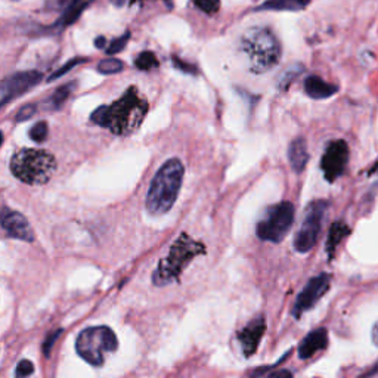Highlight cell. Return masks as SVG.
Segmentation results:
<instances>
[{"mask_svg":"<svg viewBox=\"0 0 378 378\" xmlns=\"http://www.w3.org/2000/svg\"><path fill=\"white\" fill-rule=\"evenodd\" d=\"M118 349V340L110 327H89L79 334L76 340V352L79 356L92 366H102L106 353Z\"/></svg>","mask_w":378,"mask_h":378,"instance_id":"6","label":"cell"},{"mask_svg":"<svg viewBox=\"0 0 378 378\" xmlns=\"http://www.w3.org/2000/svg\"><path fill=\"white\" fill-rule=\"evenodd\" d=\"M173 64H174V67L177 69L183 71V73H186V74H198V69H197L195 65H191V64H188V63L182 61L181 58L173 56Z\"/></svg>","mask_w":378,"mask_h":378,"instance_id":"30","label":"cell"},{"mask_svg":"<svg viewBox=\"0 0 378 378\" xmlns=\"http://www.w3.org/2000/svg\"><path fill=\"white\" fill-rule=\"evenodd\" d=\"M311 3V0H268L258 10H303Z\"/></svg>","mask_w":378,"mask_h":378,"instance_id":"18","label":"cell"},{"mask_svg":"<svg viewBox=\"0 0 378 378\" xmlns=\"http://www.w3.org/2000/svg\"><path fill=\"white\" fill-rule=\"evenodd\" d=\"M347 161L349 147L346 142L343 139L329 142L321 160V169L324 172L325 179L328 182H334L337 177L346 172Z\"/></svg>","mask_w":378,"mask_h":378,"instance_id":"10","label":"cell"},{"mask_svg":"<svg viewBox=\"0 0 378 378\" xmlns=\"http://www.w3.org/2000/svg\"><path fill=\"white\" fill-rule=\"evenodd\" d=\"M199 254H206L204 244L195 241L188 233H182L170 247L167 257H164L154 270L152 284L161 287L177 281L192 258Z\"/></svg>","mask_w":378,"mask_h":378,"instance_id":"4","label":"cell"},{"mask_svg":"<svg viewBox=\"0 0 378 378\" xmlns=\"http://www.w3.org/2000/svg\"><path fill=\"white\" fill-rule=\"evenodd\" d=\"M43 76L40 71H19V73L8 76L0 86V105L5 106L10 101H14L24 93H27L42 81Z\"/></svg>","mask_w":378,"mask_h":378,"instance_id":"9","label":"cell"},{"mask_svg":"<svg viewBox=\"0 0 378 378\" xmlns=\"http://www.w3.org/2000/svg\"><path fill=\"white\" fill-rule=\"evenodd\" d=\"M47 135H49V127H47V123L46 122H39L35 123L31 129H30V139L38 142V144H42V142H44L47 139Z\"/></svg>","mask_w":378,"mask_h":378,"instance_id":"22","label":"cell"},{"mask_svg":"<svg viewBox=\"0 0 378 378\" xmlns=\"http://www.w3.org/2000/svg\"><path fill=\"white\" fill-rule=\"evenodd\" d=\"M293 374L290 371H286V370H282V371H277V372H269V377H291Z\"/></svg>","mask_w":378,"mask_h":378,"instance_id":"32","label":"cell"},{"mask_svg":"<svg viewBox=\"0 0 378 378\" xmlns=\"http://www.w3.org/2000/svg\"><path fill=\"white\" fill-rule=\"evenodd\" d=\"M372 341H374V345L378 347V321L375 322V325L372 328Z\"/></svg>","mask_w":378,"mask_h":378,"instance_id":"33","label":"cell"},{"mask_svg":"<svg viewBox=\"0 0 378 378\" xmlns=\"http://www.w3.org/2000/svg\"><path fill=\"white\" fill-rule=\"evenodd\" d=\"M328 346V331L325 328L313 329L312 333L307 334L299 346V358L309 359L315 353L327 349Z\"/></svg>","mask_w":378,"mask_h":378,"instance_id":"14","label":"cell"},{"mask_svg":"<svg viewBox=\"0 0 378 378\" xmlns=\"http://www.w3.org/2000/svg\"><path fill=\"white\" fill-rule=\"evenodd\" d=\"M265 331H266L265 316L260 315L256 319H253V321L248 324L238 336H236V338H238V341L241 343L243 353L245 358H250L256 353L260 345V340H262L265 336Z\"/></svg>","mask_w":378,"mask_h":378,"instance_id":"13","label":"cell"},{"mask_svg":"<svg viewBox=\"0 0 378 378\" xmlns=\"http://www.w3.org/2000/svg\"><path fill=\"white\" fill-rule=\"evenodd\" d=\"M2 228L9 238L26 243L34 241V232L28 220L18 211L9 210L6 207L2 210Z\"/></svg>","mask_w":378,"mask_h":378,"instance_id":"12","label":"cell"},{"mask_svg":"<svg viewBox=\"0 0 378 378\" xmlns=\"http://www.w3.org/2000/svg\"><path fill=\"white\" fill-rule=\"evenodd\" d=\"M294 223V206L290 201L272 206L266 210L265 217L258 220L256 235L258 240L281 243L286 238Z\"/></svg>","mask_w":378,"mask_h":378,"instance_id":"7","label":"cell"},{"mask_svg":"<svg viewBox=\"0 0 378 378\" xmlns=\"http://www.w3.org/2000/svg\"><path fill=\"white\" fill-rule=\"evenodd\" d=\"M302 73V68H291V69H287L286 73H284L279 79V89H284L286 90L288 88V85L291 83V80L294 77H297L299 74Z\"/></svg>","mask_w":378,"mask_h":378,"instance_id":"28","label":"cell"},{"mask_svg":"<svg viewBox=\"0 0 378 378\" xmlns=\"http://www.w3.org/2000/svg\"><path fill=\"white\" fill-rule=\"evenodd\" d=\"M241 51L254 74L268 73L281 59V44L269 28L254 27L245 31L241 39Z\"/></svg>","mask_w":378,"mask_h":378,"instance_id":"3","label":"cell"},{"mask_svg":"<svg viewBox=\"0 0 378 378\" xmlns=\"http://www.w3.org/2000/svg\"><path fill=\"white\" fill-rule=\"evenodd\" d=\"M129 39H130V33L126 31L123 35H120V38L114 39V40L108 44V47H106V54H108V55H115V54H118V52H122V51L124 49V47H126Z\"/></svg>","mask_w":378,"mask_h":378,"instance_id":"24","label":"cell"},{"mask_svg":"<svg viewBox=\"0 0 378 378\" xmlns=\"http://www.w3.org/2000/svg\"><path fill=\"white\" fill-rule=\"evenodd\" d=\"M135 65L140 71H149L152 68H157L158 67V59H157V56H156V54H154V52L145 51V52H142V54H139L136 56Z\"/></svg>","mask_w":378,"mask_h":378,"instance_id":"20","label":"cell"},{"mask_svg":"<svg viewBox=\"0 0 378 378\" xmlns=\"http://www.w3.org/2000/svg\"><path fill=\"white\" fill-rule=\"evenodd\" d=\"M34 372V366L30 361L24 359L21 361L18 365H17V370H15V377H28Z\"/></svg>","mask_w":378,"mask_h":378,"instance_id":"29","label":"cell"},{"mask_svg":"<svg viewBox=\"0 0 378 378\" xmlns=\"http://www.w3.org/2000/svg\"><path fill=\"white\" fill-rule=\"evenodd\" d=\"M328 206H329L328 201L325 199L312 201V203L307 206L302 227L297 231V233H295L294 238V248L299 253H307L315 247L318 236L322 229V222Z\"/></svg>","mask_w":378,"mask_h":378,"instance_id":"8","label":"cell"},{"mask_svg":"<svg viewBox=\"0 0 378 378\" xmlns=\"http://www.w3.org/2000/svg\"><path fill=\"white\" fill-rule=\"evenodd\" d=\"M329 284L331 277L328 274H321L312 278L306 284V287L299 294L297 300H295L293 315L295 318H300L304 312L313 309L315 304L321 300L322 295L329 290Z\"/></svg>","mask_w":378,"mask_h":378,"instance_id":"11","label":"cell"},{"mask_svg":"<svg viewBox=\"0 0 378 378\" xmlns=\"http://www.w3.org/2000/svg\"><path fill=\"white\" fill-rule=\"evenodd\" d=\"M350 233V229L345 222H336L333 227L329 229L328 233V240H327V253L329 256V258L333 257L334 250L337 248V245L341 243V240L345 238Z\"/></svg>","mask_w":378,"mask_h":378,"instance_id":"19","label":"cell"},{"mask_svg":"<svg viewBox=\"0 0 378 378\" xmlns=\"http://www.w3.org/2000/svg\"><path fill=\"white\" fill-rule=\"evenodd\" d=\"M35 113H38V105H35V104H27V105H24L22 108H19V111L15 115V120H17V123L27 122V120H30V118Z\"/></svg>","mask_w":378,"mask_h":378,"instance_id":"25","label":"cell"},{"mask_svg":"<svg viewBox=\"0 0 378 378\" xmlns=\"http://www.w3.org/2000/svg\"><path fill=\"white\" fill-rule=\"evenodd\" d=\"M304 92L312 99H327L337 93L338 88L336 85H331V83H327L321 77L311 76L304 80Z\"/></svg>","mask_w":378,"mask_h":378,"instance_id":"15","label":"cell"},{"mask_svg":"<svg viewBox=\"0 0 378 378\" xmlns=\"http://www.w3.org/2000/svg\"><path fill=\"white\" fill-rule=\"evenodd\" d=\"M148 101L140 97L138 88L130 86L120 99L110 105H101L90 115V122L113 135L127 136L135 133L148 114Z\"/></svg>","mask_w":378,"mask_h":378,"instance_id":"1","label":"cell"},{"mask_svg":"<svg viewBox=\"0 0 378 378\" xmlns=\"http://www.w3.org/2000/svg\"><path fill=\"white\" fill-rule=\"evenodd\" d=\"M77 88V81H69L64 86H59L52 92L49 99H46V108L47 110H59L65 104V101L71 97Z\"/></svg>","mask_w":378,"mask_h":378,"instance_id":"17","label":"cell"},{"mask_svg":"<svg viewBox=\"0 0 378 378\" xmlns=\"http://www.w3.org/2000/svg\"><path fill=\"white\" fill-rule=\"evenodd\" d=\"M194 2L206 14H216L220 8V0H194Z\"/></svg>","mask_w":378,"mask_h":378,"instance_id":"26","label":"cell"},{"mask_svg":"<svg viewBox=\"0 0 378 378\" xmlns=\"http://www.w3.org/2000/svg\"><path fill=\"white\" fill-rule=\"evenodd\" d=\"M123 68H124L123 61L115 58L102 59V61L98 64V71L101 74H117L120 73V71H123Z\"/></svg>","mask_w":378,"mask_h":378,"instance_id":"21","label":"cell"},{"mask_svg":"<svg viewBox=\"0 0 378 378\" xmlns=\"http://www.w3.org/2000/svg\"><path fill=\"white\" fill-rule=\"evenodd\" d=\"M288 160L291 167L295 173H302L309 161V154H307V144L303 138H295L288 148Z\"/></svg>","mask_w":378,"mask_h":378,"instance_id":"16","label":"cell"},{"mask_svg":"<svg viewBox=\"0 0 378 378\" xmlns=\"http://www.w3.org/2000/svg\"><path fill=\"white\" fill-rule=\"evenodd\" d=\"M63 334V329H56L54 331V333H51L49 336L46 337L44 343H43V354L46 358H49L51 356V352H52V347L56 343V340L59 338V336Z\"/></svg>","mask_w":378,"mask_h":378,"instance_id":"27","label":"cell"},{"mask_svg":"<svg viewBox=\"0 0 378 378\" xmlns=\"http://www.w3.org/2000/svg\"><path fill=\"white\" fill-rule=\"evenodd\" d=\"M372 173H378V160L375 161V164L372 165L371 170H370V174H372Z\"/></svg>","mask_w":378,"mask_h":378,"instance_id":"34","label":"cell"},{"mask_svg":"<svg viewBox=\"0 0 378 378\" xmlns=\"http://www.w3.org/2000/svg\"><path fill=\"white\" fill-rule=\"evenodd\" d=\"M56 170V160L43 149L24 148L10 158V172L19 182L27 185H44Z\"/></svg>","mask_w":378,"mask_h":378,"instance_id":"5","label":"cell"},{"mask_svg":"<svg viewBox=\"0 0 378 378\" xmlns=\"http://www.w3.org/2000/svg\"><path fill=\"white\" fill-rule=\"evenodd\" d=\"M113 3H114L115 6H122V5L124 3V0H113Z\"/></svg>","mask_w":378,"mask_h":378,"instance_id":"35","label":"cell"},{"mask_svg":"<svg viewBox=\"0 0 378 378\" xmlns=\"http://www.w3.org/2000/svg\"><path fill=\"white\" fill-rule=\"evenodd\" d=\"M94 46H97L98 49H104V47L106 46V39L104 38V35H99V38H97V40H94Z\"/></svg>","mask_w":378,"mask_h":378,"instance_id":"31","label":"cell"},{"mask_svg":"<svg viewBox=\"0 0 378 378\" xmlns=\"http://www.w3.org/2000/svg\"><path fill=\"white\" fill-rule=\"evenodd\" d=\"M185 167L179 158L165 161L154 176L147 195V210L152 216L169 213L179 195Z\"/></svg>","mask_w":378,"mask_h":378,"instance_id":"2","label":"cell"},{"mask_svg":"<svg viewBox=\"0 0 378 378\" xmlns=\"http://www.w3.org/2000/svg\"><path fill=\"white\" fill-rule=\"evenodd\" d=\"M83 63H88V59H86V58H73V59H69V61H68L67 64H64L61 68H58L52 76L47 77V81H54V80H56V79H59V77L65 76L69 69L76 68L77 65H80V64H83Z\"/></svg>","mask_w":378,"mask_h":378,"instance_id":"23","label":"cell"}]
</instances>
